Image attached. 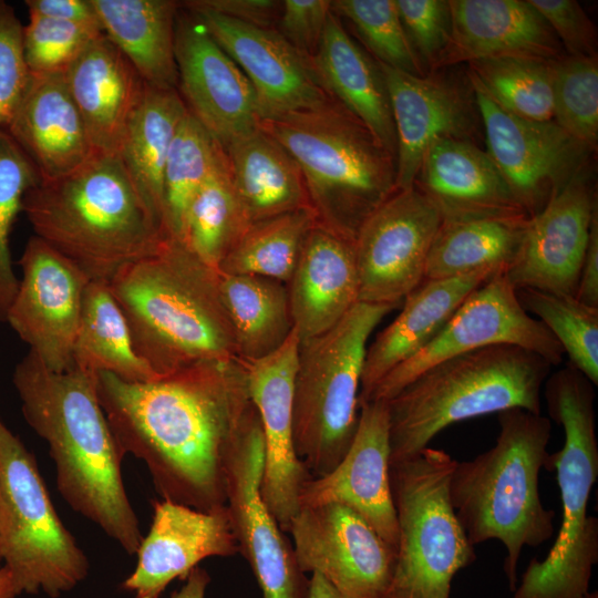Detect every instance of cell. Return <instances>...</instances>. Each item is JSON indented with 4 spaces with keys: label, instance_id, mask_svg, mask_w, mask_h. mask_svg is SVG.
<instances>
[{
    "label": "cell",
    "instance_id": "cell-45",
    "mask_svg": "<svg viewBox=\"0 0 598 598\" xmlns=\"http://www.w3.org/2000/svg\"><path fill=\"white\" fill-rule=\"evenodd\" d=\"M40 182L34 165L4 128H0V321L18 289L19 278L13 269L10 235L22 213L23 197Z\"/></svg>",
    "mask_w": 598,
    "mask_h": 598
},
{
    "label": "cell",
    "instance_id": "cell-30",
    "mask_svg": "<svg viewBox=\"0 0 598 598\" xmlns=\"http://www.w3.org/2000/svg\"><path fill=\"white\" fill-rule=\"evenodd\" d=\"M502 271L476 272L424 280L405 298L400 313L368 344L359 404L394 368L422 350L445 326L458 306L477 287Z\"/></svg>",
    "mask_w": 598,
    "mask_h": 598
},
{
    "label": "cell",
    "instance_id": "cell-46",
    "mask_svg": "<svg viewBox=\"0 0 598 598\" xmlns=\"http://www.w3.org/2000/svg\"><path fill=\"white\" fill-rule=\"evenodd\" d=\"M103 31L85 25L29 13L23 24L22 50L31 75L64 73L83 50Z\"/></svg>",
    "mask_w": 598,
    "mask_h": 598
},
{
    "label": "cell",
    "instance_id": "cell-50",
    "mask_svg": "<svg viewBox=\"0 0 598 598\" xmlns=\"http://www.w3.org/2000/svg\"><path fill=\"white\" fill-rule=\"evenodd\" d=\"M330 13L331 1L328 0H285L277 31L310 58L318 51Z\"/></svg>",
    "mask_w": 598,
    "mask_h": 598
},
{
    "label": "cell",
    "instance_id": "cell-19",
    "mask_svg": "<svg viewBox=\"0 0 598 598\" xmlns=\"http://www.w3.org/2000/svg\"><path fill=\"white\" fill-rule=\"evenodd\" d=\"M175 61L177 91L187 111L223 147L258 127L250 82L182 2L175 23Z\"/></svg>",
    "mask_w": 598,
    "mask_h": 598
},
{
    "label": "cell",
    "instance_id": "cell-18",
    "mask_svg": "<svg viewBox=\"0 0 598 598\" xmlns=\"http://www.w3.org/2000/svg\"><path fill=\"white\" fill-rule=\"evenodd\" d=\"M379 63V62H378ZM396 136V188L413 187L427 148L442 138L475 141L481 117L466 74L451 68L414 75L379 63Z\"/></svg>",
    "mask_w": 598,
    "mask_h": 598
},
{
    "label": "cell",
    "instance_id": "cell-12",
    "mask_svg": "<svg viewBox=\"0 0 598 598\" xmlns=\"http://www.w3.org/2000/svg\"><path fill=\"white\" fill-rule=\"evenodd\" d=\"M498 344L533 351L553 367L560 364L565 354L549 330L522 307L505 271L473 290L442 330L422 350L388 373L367 401H388L430 367Z\"/></svg>",
    "mask_w": 598,
    "mask_h": 598
},
{
    "label": "cell",
    "instance_id": "cell-56",
    "mask_svg": "<svg viewBox=\"0 0 598 598\" xmlns=\"http://www.w3.org/2000/svg\"><path fill=\"white\" fill-rule=\"evenodd\" d=\"M19 595L13 579L0 557V598H16Z\"/></svg>",
    "mask_w": 598,
    "mask_h": 598
},
{
    "label": "cell",
    "instance_id": "cell-39",
    "mask_svg": "<svg viewBox=\"0 0 598 598\" xmlns=\"http://www.w3.org/2000/svg\"><path fill=\"white\" fill-rule=\"evenodd\" d=\"M315 225L316 218L310 209L251 223L224 258L218 271L259 276L287 283L303 241Z\"/></svg>",
    "mask_w": 598,
    "mask_h": 598
},
{
    "label": "cell",
    "instance_id": "cell-5",
    "mask_svg": "<svg viewBox=\"0 0 598 598\" xmlns=\"http://www.w3.org/2000/svg\"><path fill=\"white\" fill-rule=\"evenodd\" d=\"M497 420L495 445L471 461H456L448 493L473 546L497 539L505 547L503 569L514 591L524 547H537L554 533L555 512L544 507L539 494L551 423L524 409L502 411Z\"/></svg>",
    "mask_w": 598,
    "mask_h": 598
},
{
    "label": "cell",
    "instance_id": "cell-32",
    "mask_svg": "<svg viewBox=\"0 0 598 598\" xmlns=\"http://www.w3.org/2000/svg\"><path fill=\"white\" fill-rule=\"evenodd\" d=\"M223 148L250 224L299 209L312 210L296 162L259 126Z\"/></svg>",
    "mask_w": 598,
    "mask_h": 598
},
{
    "label": "cell",
    "instance_id": "cell-10",
    "mask_svg": "<svg viewBox=\"0 0 598 598\" xmlns=\"http://www.w3.org/2000/svg\"><path fill=\"white\" fill-rule=\"evenodd\" d=\"M455 464L429 446L390 464L398 546L384 598H450L455 574L476 559L450 499Z\"/></svg>",
    "mask_w": 598,
    "mask_h": 598
},
{
    "label": "cell",
    "instance_id": "cell-40",
    "mask_svg": "<svg viewBox=\"0 0 598 598\" xmlns=\"http://www.w3.org/2000/svg\"><path fill=\"white\" fill-rule=\"evenodd\" d=\"M223 153V146L189 113L171 145L163 176L164 233L178 240L193 197Z\"/></svg>",
    "mask_w": 598,
    "mask_h": 598
},
{
    "label": "cell",
    "instance_id": "cell-44",
    "mask_svg": "<svg viewBox=\"0 0 598 598\" xmlns=\"http://www.w3.org/2000/svg\"><path fill=\"white\" fill-rule=\"evenodd\" d=\"M331 11L353 25L377 62L414 75L425 74L408 39L395 0H334Z\"/></svg>",
    "mask_w": 598,
    "mask_h": 598
},
{
    "label": "cell",
    "instance_id": "cell-6",
    "mask_svg": "<svg viewBox=\"0 0 598 598\" xmlns=\"http://www.w3.org/2000/svg\"><path fill=\"white\" fill-rule=\"evenodd\" d=\"M258 126L299 167L316 223L340 237L353 243L365 219L398 192L395 158L334 100Z\"/></svg>",
    "mask_w": 598,
    "mask_h": 598
},
{
    "label": "cell",
    "instance_id": "cell-48",
    "mask_svg": "<svg viewBox=\"0 0 598 598\" xmlns=\"http://www.w3.org/2000/svg\"><path fill=\"white\" fill-rule=\"evenodd\" d=\"M23 24L0 0V128L8 125L30 79L22 50Z\"/></svg>",
    "mask_w": 598,
    "mask_h": 598
},
{
    "label": "cell",
    "instance_id": "cell-36",
    "mask_svg": "<svg viewBox=\"0 0 598 598\" xmlns=\"http://www.w3.org/2000/svg\"><path fill=\"white\" fill-rule=\"evenodd\" d=\"M528 219L442 221L429 252L424 280L453 278L480 270L506 272L519 252Z\"/></svg>",
    "mask_w": 598,
    "mask_h": 598
},
{
    "label": "cell",
    "instance_id": "cell-3",
    "mask_svg": "<svg viewBox=\"0 0 598 598\" xmlns=\"http://www.w3.org/2000/svg\"><path fill=\"white\" fill-rule=\"evenodd\" d=\"M137 355L158 377L190 365L238 359L218 271L179 240L166 238L109 281Z\"/></svg>",
    "mask_w": 598,
    "mask_h": 598
},
{
    "label": "cell",
    "instance_id": "cell-1",
    "mask_svg": "<svg viewBox=\"0 0 598 598\" xmlns=\"http://www.w3.org/2000/svg\"><path fill=\"white\" fill-rule=\"evenodd\" d=\"M96 391L121 453L144 462L163 499L225 506L228 460L255 410L243 361L200 362L146 382L99 372Z\"/></svg>",
    "mask_w": 598,
    "mask_h": 598
},
{
    "label": "cell",
    "instance_id": "cell-37",
    "mask_svg": "<svg viewBox=\"0 0 598 598\" xmlns=\"http://www.w3.org/2000/svg\"><path fill=\"white\" fill-rule=\"evenodd\" d=\"M73 368L92 374L109 372L131 382L159 378L135 352L109 282L91 280L86 286L73 346Z\"/></svg>",
    "mask_w": 598,
    "mask_h": 598
},
{
    "label": "cell",
    "instance_id": "cell-14",
    "mask_svg": "<svg viewBox=\"0 0 598 598\" xmlns=\"http://www.w3.org/2000/svg\"><path fill=\"white\" fill-rule=\"evenodd\" d=\"M442 221L437 208L415 186L381 204L353 240L359 301L398 307L419 287Z\"/></svg>",
    "mask_w": 598,
    "mask_h": 598
},
{
    "label": "cell",
    "instance_id": "cell-34",
    "mask_svg": "<svg viewBox=\"0 0 598 598\" xmlns=\"http://www.w3.org/2000/svg\"><path fill=\"white\" fill-rule=\"evenodd\" d=\"M187 112L176 89H159L146 83L117 154L163 233L165 163Z\"/></svg>",
    "mask_w": 598,
    "mask_h": 598
},
{
    "label": "cell",
    "instance_id": "cell-17",
    "mask_svg": "<svg viewBox=\"0 0 598 598\" xmlns=\"http://www.w3.org/2000/svg\"><path fill=\"white\" fill-rule=\"evenodd\" d=\"M18 265L21 278L6 322L48 369H73V346L91 280L35 235Z\"/></svg>",
    "mask_w": 598,
    "mask_h": 598
},
{
    "label": "cell",
    "instance_id": "cell-13",
    "mask_svg": "<svg viewBox=\"0 0 598 598\" xmlns=\"http://www.w3.org/2000/svg\"><path fill=\"white\" fill-rule=\"evenodd\" d=\"M486 152L529 217L575 175L594 154L554 121L538 122L513 115L488 95L467 70Z\"/></svg>",
    "mask_w": 598,
    "mask_h": 598
},
{
    "label": "cell",
    "instance_id": "cell-8",
    "mask_svg": "<svg viewBox=\"0 0 598 598\" xmlns=\"http://www.w3.org/2000/svg\"><path fill=\"white\" fill-rule=\"evenodd\" d=\"M548 415L564 430L560 451L545 467L556 471L563 517L545 559L533 558L513 598H582L598 561V519L587 515L598 477L595 385L569 362L544 384Z\"/></svg>",
    "mask_w": 598,
    "mask_h": 598
},
{
    "label": "cell",
    "instance_id": "cell-42",
    "mask_svg": "<svg viewBox=\"0 0 598 598\" xmlns=\"http://www.w3.org/2000/svg\"><path fill=\"white\" fill-rule=\"evenodd\" d=\"M522 307L554 336L568 362L598 385V308L575 296L537 289H519Z\"/></svg>",
    "mask_w": 598,
    "mask_h": 598
},
{
    "label": "cell",
    "instance_id": "cell-4",
    "mask_svg": "<svg viewBox=\"0 0 598 598\" xmlns=\"http://www.w3.org/2000/svg\"><path fill=\"white\" fill-rule=\"evenodd\" d=\"M22 213L37 237L93 281L109 282L168 238L117 154L95 153L73 172L38 182Z\"/></svg>",
    "mask_w": 598,
    "mask_h": 598
},
{
    "label": "cell",
    "instance_id": "cell-55",
    "mask_svg": "<svg viewBox=\"0 0 598 598\" xmlns=\"http://www.w3.org/2000/svg\"><path fill=\"white\" fill-rule=\"evenodd\" d=\"M306 598H342V596L322 576L312 573Z\"/></svg>",
    "mask_w": 598,
    "mask_h": 598
},
{
    "label": "cell",
    "instance_id": "cell-51",
    "mask_svg": "<svg viewBox=\"0 0 598 598\" xmlns=\"http://www.w3.org/2000/svg\"><path fill=\"white\" fill-rule=\"evenodd\" d=\"M190 4L260 28L277 25L282 1L277 0H190Z\"/></svg>",
    "mask_w": 598,
    "mask_h": 598
},
{
    "label": "cell",
    "instance_id": "cell-2",
    "mask_svg": "<svg viewBox=\"0 0 598 598\" xmlns=\"http://www.w3.org/2000/svg\"><path fill=\"white\" fill-rule=\"evenodd\" d=\"M12 383L24 420L49 446L62 497L135 555L143 535L123 483L124 456L99 401L96 374L76 368L54 372L29 350L16 364Z\"/></svg>",
    "mask_w": 598,
    "mask_h": 598
},
{
    "label": "cell",
    "instance_id": "cell-26",
    "mask_svg": "<svg viewBox=\"0 0 598 598\" xmlns=\"http://www.w3.org/2000/svg\"><path fill=\"white\" fill-rule=\"evenodd\" d=\"M448 1L452 35L435 71L496 58L564 55L549 24L528 0Z\"/></svg>",
    "mask_w": 598,
    "mask_h": 598
},
{
    "label": "cell",
    "instance_id": "cell-20",
    "mask_svg": "<svg viewBox=\"0 0 598 598\" xmlns=\"http://www.w3.org/2000/svg\"><path fill=\"white\" fill-rule=\"evenodd\" d=\"M250 82L260 120L323 106L332 99L321 87L309 58L278 31L250 25L182 1Z\"/></svg>",
    "mask_w": 598,
    "mask_h": 598
},
{
    "label": "cell",
    "instance_id": "cell-23",
    "mask_svg": "<svg viewBox=\"0 0 598 598\" xmlns=\"http://www.w3.org/2000/svg\"><path fill=\"white\" fill-rule=\"evenodd\" d=\"M299 508L341 504L359 514L396 549L398 522L390 485V425L388 402L360 403L353 441L328 473L310 477L299 495Z\"/></svg>",
    "mask_w": 598,
    "mask_h": 598
},
{
    "label": "cell",
    "instance_id": "cell-31",
    "mask_svg": "<svg viewBox=\"0 0 598 598\" xmlns=\"http://www.w3.org/2000/svg\"><path fill=\"white\" fill-rule=\"evenodd\" d=\"M310 65L326 93L357 116L395 158L396 136L380 64L351 38L332 11Z\"/></svg>",
    "mask_w": 598,
    "mask_h": 598
},
{
    "label": "cell",
    "instance_id": "cell-29",
    "mask_svg": "<svg viewBox=\"0 0 598 598\" xmlns=\"http://www.w3.org/2000/svg\"><path fill=\"white\" fill-rule=\"evenodd\" d=\"M64 79L94 151L118 154L146 82L104 33L72 62Z\"/></svg>",
    "mask_w": 598,
    "mask_h": 598
},
{
    "label": "cell",
    "instance_id": "cell-57",
    "mask_svg": "<svg viewBox=\"0 0 598 598\" xmlns=\"http://www.w3.org/2000/svg\"><path fill=\"white\" fill-rule=\"evenodd\" d=\"M582 598H598L597 591L595 592H587Z\"/></svg>",
    "mask_w": 598,
    "mask_h": 598
},
{
    "label": "cell",
    "instance_id": "cell-9",
    "mask_svg": "<svg viewBox=\"0 0 598 598\" xmlns=\"http://www.w3.org/2000/svg\"><path fill=\"white\" fill-rule=\"evenodd\" d=\"M394 308L359 301L330 330L299 344L293 441L312 477L330 472L353 441L368 341Z\"/></svg>",
    "mask_w": 598,
    "mask_h": 598
},
{
    "label": "cell",
    "instance_id": "cell-43",
    "mask_svg": "<svg viewBox=\"0 0 598 598\" xmlns=\"http://www.w3.org/2000/svg\"><path fill=\"white\" fill-rule=\"evenodd\" d=\"M553 121L596 152L598 144V59L561 55L551 60Z\"/></svg>",
    "mask_w": 598,
    "mask_h": 598
},
{
    "label": "cell",
    "instance_id": "cell-21",
    "mask_svg": "<svg viewBox=\"0 0 598 598\" xmlns=\"http://www.w3.org/2000/svg\"><path fill=\"white\" fill-rule=\"evenodd\" d=\"M597 213V192L586 167L529 217L519 252L506 271L515 289L575 296Z\"/></svg>",
    "mask_w": 598,
    "mask_h": 598
},
{
    "label": "cell",
    "instance_id": "cell-22",
    "mask_svg": "<svg viewBox=\"0 0 598 598\" xmlns=\"http://www.w3.org/2000/svg\"><path fill=\"white\" fill-rule=\"evenodd\" d=\"M299 339L295 329L269 355L244 362L249 396L258 414L265 467L261 495L283 533L299 511V495L310 477L296 453L293 441V386Z\"/></svg>",
    "mask_w": 598,
    "mask_h": 598
},
{
    "label": "cell",
    "instance_id": "cell-16",
    "mask_svg": "<svg viewBox=\"0 0 598 598\" xmlns=\"http://www.w3.org/2000/svg\"><path fill=\"white\" fill-rule=\"evenodd\" d=\"M300 570L322 576L342 598H384L396 549L341 504L301 507L289 532Z\"/></svg>",
    "mask_w": 598,
    "mask_h": 598
},
{
    "label": "cell",
    "instance_id": "cell-15",
    "mask_svg": "<svg viewBox=\"0 0 598 598\" xmlns=\"http://www.w3.org/2000/svg\"><path fill=\"white\" fill-rule=\"evenodd\" d=\"M264 467L265 443L255 409L228 460L225 506L238 551L248 561L262 598H306L309 579L261 495Z\"/></svg>",
    "mask_w": 598,
    "mask_h": 598
},
{
    "label": "cell",
    "instance_id": "cell-25",
    "mask_svg": "<svg viewBox=\"0 0 598 598\" xmlns=\"http://www.w3.org/2000/svg\"><path fill=\"white\" fill-rule=\"evenodd\" d=\"M443 221L529 217L476 142L442 138L425 152L414 185Z\"/></svg>",
    "mask_w": 598,
    "mask_h": 598
},
{
    "label": "cell",
    "instance_id": "cell-41",
    "mask_svg": "<svg viewBox=\"0 0 598 598\" xmlns=\"http://www.w3.org/2000/svg\"><path fill=\"white\" fill-rule=\"evenodd\" d=\"M467 65L506 112L530 121H553L551 60L506 56Z\"/></svg>",
    "mask_w": 598,
    "mask_h": 598
},
{
    "label": "cell",
    "instance_id": "cell-24",
    "mask_svg": "<svg viewBox=\"0 0 598 598\" xmlns=\"http://www.w3.org/2000/svg\"><path fill=\"white\" fill-rule=\"evenodd\" d=\"M238 551L226 506L199 511L172 501L153 503L148 534L136 551L134 570L121 587L134 598H161L175 579H185L209 557H228Z\"/></svg>",
    "mask_w": 598,
    "mask_h": 598
},
{
    "label": "cell",
    "instance_id": "cell-11",
    "mask_svg": "<svg viewBox=\"0 0 598 598\" xmlns=\"http://www.w3.org/2000/svg\"><path fill=\"white\" fill-rule=\"evenodd\" d=\"M0 557L20 595L59 598L90 569L54 509L33 454L1 417Z\"/></svg>",
    "mask_w": 598,
    "mask_h": 598
},
{
    "label": "cell",
    "instance_id": "cell-38",
    "mask_svg": "<svg viewBox=\"0 0 598 598\" xmlns=\"http://www.w3.org/2000/svg\"><path fill=\"white\" fill-rule=\"evenodd\" d=\"M249 225L235 192L223 148L215 167L186 209L178 240L218 271L219 265Z\"/></svg>",
    "mask_w": 598,
    "mask_h": 598
},
{
    "label": "cell",
    "instance_id": "cell-54",
    "mask_svg": "<svg viewBox=\"0 0 598 598\" xmlns=\"http://www.w3.org/2000/svg\"><path fill=\"white\" fill-rule=\"evenodd\" d=\"M185 579V584L171 598H205L210 577L204 568H194Z\"/></svg>",
    "mask_w": 598,
    "mask_h": 598
},
{
    "label": "cell",
    "instance_id": "cell-47",
    "mask_svg": "<svg viewBox=\"0 0 598 598\" xmlns=\"http://www.w3.org/2000/svg\"><path fill=\"white\" fill-rule=\"evenodd\" d=\"M408 39L425 74L435 68L452 35L448 0H395Z\"/></svg>",
    "mask_w": 598,
    "mask_h": 598
},
{
    "label": "cell",
    "instance_id": "cell-35",
    "mask_svg": "<svg viewBox=\"0 0 598 598\" xmlns=\"http://www.w3.org/2000/svg\"><path fill=\"white\" fill-rule=\"evenodd\" d=\"M218 286L240 361L265 358L282 346L293 330L286 283L218 271Z\"/></svg>",
    "mask_w": 598,
    "mask_h": 598
},
{
    "label": "cell",
    "instance_id": "cell-49",
    "mask_svg": "<svg viewBox=\"0 0 598 598\" xmlns=\"http://www.w3.org/2000/svg\"><path fill=\"white\" fill-rule=\"evenodd\" d=\"M528 1L549 24L567 55H597V29L578 1Z\"/></svg>",
    "mask_w": 598,
    "mask_h": 598
},
{
    "label": "cell",
    "instance_id": "cell-53",
    "mask_svg": "<svg viewBox=\"0 0 598 598\" xmlns=\"http://www.w3.org/2000/svg\"><path fill=\"white\" fill-rule=\"evenodd\" d=\"M575 297L598 308V213L594 216Z\"/></svg>",
    "mask_w": 598,
    "mask_h": 598
},
{
    "label": "cell",
    "instance_id": "cell-28",
    "mask_svg": "<svg viewBox=\"0 0 598 598\" xmlns=\"http://www.w3.org/2000/svg\"><path fill=\"white\" fill-rule=\"evenodd\" d=\"M286 287L299 342L327 332L359 302L353 243L316 223Z\"/></svg>",
    "mask_w": 598,
    "mask_h": 598
},
{
    "label": "cell",
    "instance_id": "cell-33",
    "mask_svg": "<svg viewBox=\"0 0 598 598\" xmlns=\"http://www.w3.org/2000/svg\"><path fill=\"white\" fill-rule=\"evenodd\" d=\"M102 31L150 85L177 90L175 23L179 1L91 0Z\"/></svg>",
    "mask_w": 598,
    "mask_h": 598
},
{
    "label": "cell",
    "instance_id": "cell-52",
    "mask_svg": "<svg viewBox=\"0 0 598 598\" xmlns=\"http://www.w3.org/2000/svg\"><path fill=\"white\" fill-rule=\"evenodd\" d=\"M24 3L32 14L102 29L91 0H25Z\"/></svg>",
    "mask_w": 598,
    "mask_h": 598
},
{
    "label": "cell",
    "instance_id": "cell-7",
    "mask_svg": "<svg viewBox=\"0 0 598 598\" xmlns=\"http://www.w3.org/2000/svg\"><path fill=\"white\" fill-rule=\"evenodd\" d=\"M553 365L527 349L498 344L445 359L388 400L390 464L420 453L457 422L524 409L540 413Z\"/></svg>",
    "mask_w": 598,
    "mask_h": 598
},
{
    "label": "cell",
    "instance_id": "cell-27",
    "mask_svg": "<svg viewBox=\"0 0 598 598\" xmlns=\"http://www.w3.org/2000/svg\"><path fill=\"white\" fill-rule=\"evenodd\" d=\"M38 171L40 181L62 177L95 153L64 73L31 75L4 128Z\"/></svg>",
    "mask_w": 598,
    "mask_h": 598
}]
</instances>
